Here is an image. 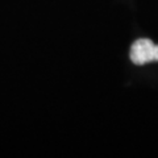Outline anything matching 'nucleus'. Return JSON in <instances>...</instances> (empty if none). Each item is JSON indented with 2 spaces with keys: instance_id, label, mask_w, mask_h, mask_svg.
I'll return each instance as SVG.
<instances>
[{
  "instance_id": "1",
  "label": "nucleus",
  "mask_w": 158,
  "mask_h": 158,
  "mask_svg": "<svg viewBox=\"0 0 158 158\" xmlns=\"http://www.w3.org/2000/svg\"><path fill=\"white\" fill-rule=\"evenodd\" d=\"M131 61L142 66L150 62H158V45L149 38H138L131 46Z\"/></svg>"
}]
</instances>
